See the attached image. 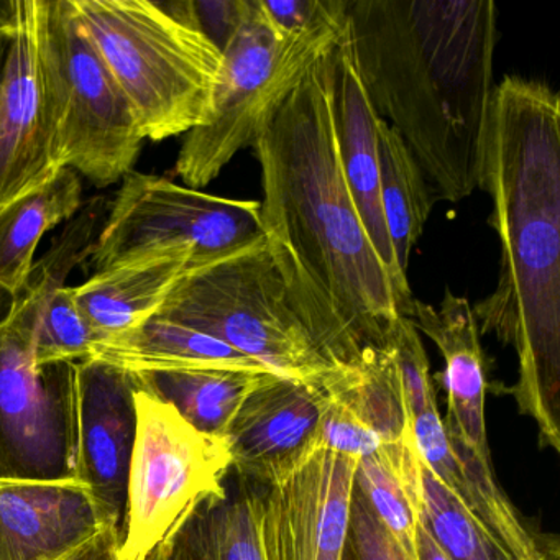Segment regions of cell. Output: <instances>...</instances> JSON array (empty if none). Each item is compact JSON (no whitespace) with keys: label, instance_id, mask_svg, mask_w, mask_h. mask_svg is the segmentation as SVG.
Segmentation results:
<instances>
[{"label":"cell","instance_id":"obj_8","mask_svg":"<svg viewBox=\"0 0 560 560\" xmlns=\"http://www.w3.org/2000/svg\"><path fill=\"white\" fill-rule=\"evenodd\" d=\"M136 406L120 560H147L202 503L225 493L232 470L224 438L202 434L139 386Z\"/></svg>","mask_w":560,"mask_h":560},{"label":"cell","instance_id":"obj_33","mask_svg":"<svg viewBox=\"0 0 560 560\" xmlns=\"http://www.w3.org/2000/svg\"><path fill=\"white\" fill-rule=\"evenodd\" d=\"M527 560H560L559 539L557 537H542L539 552Z\"/></svg>","mask_w":560,"mask_h":560},{"label":"cell","instance_id":"obj_2","mask_svg":"<svg viewBox=\"0 0 560 560\" xmlns=\"http://www.w3.org/2000/svg\"><path fill=\"white\" fill-rule=\"evenodd\" d=\"M478 188L490 196L501 257L497 287L471 310L480 334L516 353L510 395L540 445L559 452L560 100L549 84H494Z\"/></svg>","mask_w":560,"mask_h":560},{"label":"cell","instance_id":"obj_11","mask_svg":"<svg viewBox=\"0 0 560 560\" xmlns=\"http://www.w3.org/2000/svg\"><path fill=\"white\" fill-rule=\"evenodd\" d=\"M357 462L316 447L260 491L264 560H346Z\"/></svg>","mask_w":560,"mask_h":560},{"label":"cell","instance_id":"obj_28","mask_svg":"<svg viewBox=\"0 0 560 560\" xmlns=\"http://www.w3.org/2000/svg\"><path fill=\"white\" fill-rule=\"evenodd\" d=\"M346 560H411L353 487Z\"/></svg>","mask_w":560,"mask_h":560},{"label":"cell","instance_id":"obj_7","mask_svg":"<svg viewBox=\"0 0 560 560\" xmlns=\"http://www.w3.org/2000/svg\"><path fill=\"white\" fill-rule=\"evenodd\" d=\"M38 57L61 165L97 188L116 185L133 172L145 139L71 0H42Z\"/></svg>","mask_w":560,"mask_h":560},{"label":"cell","instance_id":"obj_10","mask_svg":"<svg viewBox=\"0 0 560 560\" xmlns=\"http://www.w3.org/2000/svg\"><path fill=\"white\" fill-rule=\"evenodd\" d=\"M265 235L260 201L208 195L163 176L130 172L94 244L96 271L165 250L214 260Z\"/></svg>","mask_w":560,"mask_h":560},{"label":"cell","instance_id":"obj_31","mask_svg":"<svg viewBox=\"0 0 560 560\" xmlns=\"http://www.w3.org/2000/svg\"><path fill=\"white\" fill-rule=\"evenodd\" d=\"M416 552H418V560H448L425 529L421 517L416 526Z\"/></svg>","mask_w":560,"mask_h":560},{"label":"cell","instance_id":"obj_25","mask_svg":"<svg viewBox=\"0 0 560 560\" xmlns=\"http://www.w3.org/2000/svg\"><path fill=\"white\" fill-rule=\"evenodd\" d=\"M260 491L242 480L202 503L176 530L185 560H264Z\"/></svg>","mask_w":560,"mask_h":560},{"label":"cell","instance_id":"obj_34","mask_svg":"<svg viewBox=\"0 0 560 560\" xmlns=\"http://www.w3.org/2000/svg\"><path fill=\"white\" fill-rule=\"evenodd\" d=\"M15 0H0V31L14 27Z\"/></svg>","mask_w":560,"mask_h":560},{"label":"cell","instance_id":"obj_3","mask_svg":"<svg viewBox=\"0 0 560 560\" xmlns=\"http://www.w3.org/2000/svg\"><path fill=\"white\" fill-rule=\"evenodd\" d=\"M360 77L439 201L470 198L494 90L491 0H347Z\"/></svg>","mask_w":560,"mask_h":560},{"label":"cell","instance_id":"obj_6","mask_svg":"<svg viewBox=\"0 0 560 560\" xmlns=\"http://www.w3.org/2000/svg\"><path fill=\"white\" fill-rule=\"evenodd\" d=\"M343 21L301 35H281L247 0L237 31L222 48V70L208 126L186 133L175 172L188 188L211 185L238 152L250 149L268 116L300 83L307 68L332 50Z\"/></svg>","mask_w":560,"mask_h":560},{"label":"cell","instance_id":"obj_19","mask_svg":"<svg viewBox=\"0 0 560 560\" xmlns=\"http://www.w3.org/2000/svg\"><path fill=\"white\" fill-rule=\"evenodd\" d=\"M91 360L129 373L206 369L270 372L221 340L156 314L127 332L97 342Z\"/></svg>","mask_w":560,"mask_h":560},{"label":"cell","instance_id":"obj_14","mask_svg":"<svg viewBox=\"0 0 560 560\" xmlns=\"http://www.w3.org/2000/svg\"><path fill=\"white\" fill-rule=\"evenodd\" d=\"M326 396L316 380L268 375L242 402L225 441L232 470L268 487L316 448Z\"/></svg>","mask_w":560,"mask_h":560},{"label":"cell","instance_id":"obj_1","mask_svg":"<svg viewBox=\"0 0 560 560\" xmlns=\"http://www.w3.org/2000/svg\"><path fill=\"white\" fill-rule=\"evenodd\" d=\"M252 149L261 228L320 355L330 366L350 365L388 347L406 307L343 176L330 51L268 116Z\"/></svg>","mask_w":560,"mask_h":560},{"label":"cell","instance_id":"obj_23","mask_svg":"<svg viewBox=\"0 0 560 560\" xmlns=\"http://www.w3.org/2000/svg\"><path fill=\"white\" fill-rule=\"evenodd\" d=\"M376 142L383 215L396 261L406 273L412 248L439 199L411 150L383 119L378 122Z\"/></svg>","mask_w":560,"mask_h":560},{"label":"cell","instance_id":"obj_24","mask_svg":"<svg viewBox=\"0 0 560 560\" xmlns=\"http://www.w3.org/2000/svg\"><path fill=\"white\" fill-rule=\"evenodd\" d=\"M419 468L421 458L415 442L385 445L360 458L355 468L357 490L411 560H418Z\"/></svg>","mask_w":560,"mask_h":560},{"label":"cell","instance_id":"obj_15","mask_svg":"<svg viewBox=\"0 0 560 560\" xmlns=\"http://www.w3.org/2000/svg\"><path fill=\"white\" fill-rule=\"evenodd\" d=\"M330 78H332V113L336 127L340 163L350 195L362 219L363 228L389 271L396 291L406 307V317L411 311L412 296L408 278L396 261L383 215L380 196L378 122L372 100L366 93L357 63L355 47L349 24L346 22L339 40L330 50Z\"/></svg>","mask_w":560,"mask_h":560},{"label":"cell","instance_id":"obj_20","mask_svg":"<svg viewBox=\"0 0 560 560\" xmlns=\"http://www.w3.org/2000/svg\"><path fill=\"white\" fill-rule=\"evenodd\" d=\"M316 382L329 401L349 412L383 444L415 442L401 373L389 346L366 350L350 365L330 366Z\"/></svg>","mask_w":560,"mask_h":560},{"label":"cell","instance_id":"obj_32","mask_svg":"<svg viewBox=\"0 0 560 560\" xmlns=\"http://www.w3.org/2000/svg\"><path fill=\"white\" fill-rule=\"evenodd\" d=\"M147 560H185L176 533L172 534L165 542L160 544V546L147 557Z\"/></svg>","mask_w":560,"mask_h":560},{"label":"cell","instance_id":"obj_13","mask_svg":"<svg viewBox=\"0 0 560 560\" xmlns=\"http://www.w3.org/2000/svg\"><path fill=\"white\" fill-rule=\"evenodd\" d=\"M137 382L100 360L77 366L74 477L90 488L113 526L122 527L137 435Z\"/></svg>","mask_w":560,"mask_h":560},{"label":"cell","instance_id":"obj_9","mask_svg":"<svg viewBox=\"0 0 560 560\" xmlns=\"http://www.w3.org/2000/svg\"><path fill=\"white\" fill-rule=\"evenodd\" d=\"M37 294L14 298L0 320V478L74 477L77 366H35Z\"/></svg>","mask_w":560,"mask_h":560},{"label":"cell","instance_id":"obj_27","mask_svg":"<svg viewBox=\"0 0 560 560\" xmlns=\"http://www.w3.org/2000/svg\"><path fill=\"white\" fill-rule=\"evenodd\" d=\"M22 291L38 294L40 300L32 342L35 366L91 360L97 336L78 304L74 287H25Z\"/></svg>","mask_w":560,"mask_h":560},{"label":"cell","instance_id":"obj_12","mask_svg":"<svg viewBox=\"0 0 560 560\" xmlns=\"http://www.w3.org/2000/svg\"><path fill=\"white\" fill-rule=\"evenodd\" d=\"M40 15L42 0H15L14 38L0 73V212L65 170L42 81Z\"/></svg>","mask_w":560,"mask_h":560},{"label":"cell","instance_id":"obj_22","mask_svg":"<svg viewBox=\"0 0 560 560\" xmlns=\"http://www.w3.org/2000/svg\"><path fill=\"white\" fill-rule=\"evenodd\" d=\"M132 375L139 388L172 406L192 428L225 439L242 402L271 372L206 369Z\"/></svg>","mask_w":560,"mask_h":560},{"label":"cell","instance_id":"obj_26","mask_svg":"<svg viewBox=\"0 0 560 560\" xmlns=\"http://www.w3.org/2000/svg\"><path fill=\"white\" fill-rule=\"evenodd\" d=\"M419 498V517L448 560H514L467 504L422 460Z\"/></svg>","mask_w":560,"mask_h":560},{"label":"cell","instance_id":"obj_21","mask_svg":"<svg viewBox=\"0 0 560 560\" xmlns=\"http://www.w3.org/2000/svg\"><path fill=\"white\" fill-rule=\"evenodd\" d=\"M83 206L80 175L65 168L37 191L0 212V288L18 296L34 267L38 242Z\"/></svg>","mask_w":560,"mask_h":560},{"label":"cell","instance_id":"obj_18","mask_svg":"<svg viewBox=\"0 0 560 560\" xmlns=\"http://www.w3.org/2000/svg\"><path fill=\"white\" fill-rule=\"evenodd\" d=\"M192 261L189 250H165L96 271L74 287L97 342L127 332L159 313Z\"/></svg>","mask_w":560,"mask_h":560},{"label":"cell","instance_id":"obj_16","mask_svg":"<svg viewBox=\"0 0 560 560\" xmlns=\"http://www.w3.org/2000/svg\"><path fill=\"white\" fill-rule=\"evenodd\" d=\"M107 527L117 526L77 477L0 478V560H70Z\"/></svg>","mask_w":560,"mask_h":560},{"label":"cell","instance_id":"obj_17","mask_svg":"<svg viewBox=\"0 0 560 560\" xmlns=\"http://www.w3.org/2000/svg\"><path fill=\"white\" fill-rule=\"evenodd\" d=\"M409 319L438 347L444 359L442 385L447 395L444 425L448 439L491 460L485 398L487 363L470 301L445 290L441 306L412 300Z\"/></svg>","mask_w":560,"mask_h":560},{"label":"cell","instance_id":"obj_4","mask_svg":"<svg viewBox=\"0 0 560 560\" xmlns=\"http://www.w3.org/2000/svg\"><path fill=\"white\" fill-rule=\"evenodd\" d=\"M143 139L162 142L208 126L222 51L199 27L195 2L71 0Z\"/></svg>","mask_w":560,"mask_h":560},{"label":"cell","instance_id":"obj_5","mask_svg":"<svg viewBox=\"0 0 560 560\" xmlns=\"http://www.w3.org/2000/svg\"><path fill=\"white\" fill-rule=\"evenodd\" d=\"M156 316L221 340L277 375L316 380L330 369L265 235L189 265Z\"/></svg>","mask_w":560,"mask_h":560},{"label":"cell","instance_id":"obj_30","mask_svg":"<svg viewBox=\"0 0 560 560\" xmlns=\"http://www.w3.org/2000/svg\"><path fill=\"white\" fill-rule=\"evenodd\" d=\"M120 529L107 527L90 546L71 557L70 560H120L119 557Z\"/></svg>","mask_w":560,"mask_h":560},{"label":"cell","instance_id":"obj_29","mask_svg":"<svg viewBox=\"0 0 560 560\" xmlns=\"http://www.w3.org/2000/svg\"><path fill=\"white\" fill-rule=\"evenodd\" d=\"M247 9V0H219V2H195L199 27L209 40L222 51L229 38L237 31Z\"/></svg>","mask_w":560,"mask_h":560},{"label":"cell","instance_id":"obj_35","mask_svg":"<svg viewBox=\"0 0 560 560\" xmlns=\"http://www.w3.org/2000/svg\"><path fill=\"white\" fill-rule=\"evenodd\" d=\"M12 38H14V27L0 31V73L4 70L5 58H8L9 48H11Z\"/></svg>","mask_w":560,"mask_h":560}]
</instances>
